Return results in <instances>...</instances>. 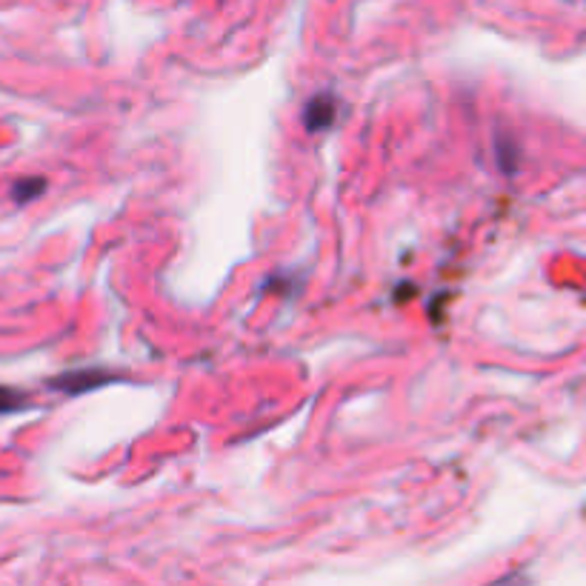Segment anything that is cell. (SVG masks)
Here are the masks:
<instances>
[{
    "instance_id": "obj_2",
    "label": "cell",
    "mask_w": 586,
    "mask_h": 586,
    "mask_svg": "<svg viewBox=\"0 0 586 586\" xmlns=\"http://www.w3.org/2000/svg\"><path fill=\"white\" fill-rule=\"evenodd\" d=\"M303 120H307V129L312 132H320L335 120V98L332 95H318L307 103V112H303Z\"/></svg>"
},
{
    "instance_id": "obj_3",
    "label": "cell",
    "mask_w": 586,
    "mask_h": 586,
    "mask_svg": "<svg viewBox=\"0 0 586 586\" xmlns=\"http://www.w3.org/2000/svg\"><path fill=\"white\" fill-rule=\"evenodd\" d=\"M47 189V181H40V178H26V181H17V186H15V201L17 204H29V201H35L37 194Z\"/></svg>"
},
{
    "instance_id": "obj_4",
    "label": "cell",
    "mask_w": 586,
    "mask_h": 586,
    "mask_svg": "<svg viewBox=\"0 0 586 586\" xmlns=\"http://www.w3.org/2000/svg\"><path fill=\"white\" fill-rule=\"evenodd\" d=\"M26 403V395L17 392V389H9V386H0V415H6V412H15Z\"/></svg>"
},
{
    "instance_id": "obj_1",
    "label": "cell",
    "mask_w": 586,
    "mask_h": 586,
    "mask_svg": "<svg viewBox=\"0 0 586 586\" xmlns=\"http://www.w3.org/2000/svg\"><path fill=\"white\" fill-rule=\"evenodd\" d=\"M103 383H112L110 372H103V369H78V372H67L52 381L55 389H63V392H69V395L89 392V389H98Z\"/></svg>"
}]
</instances>
